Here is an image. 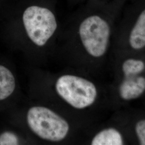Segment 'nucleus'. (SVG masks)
<instances>
[{
	"label": "nucleus",
	"mask_w": 145,
	"mask_h": 145,
	"mask_svg": "<svg viewBox=\"0 0 145 145\" xmlns=\"http://www.w3.org/2000/svg\"><path fill=\"white\" fill-rule=\"evenodd\" d=\"M16 80L10 70L0 65V101L9 97L14 92Z\"/></svg>",
	"instance_id": "8"
},
{
	"label": "nucleus",
	"mask_w": 145,
	"mask_h": 145,
	"mask_svg": "<svg viewBox=\"0 0 145 145\" xmlns=\"http://www.w3.org/2000/svg\"><path fill=\"white\" fill-rule=\"evenodd\" d=\"M124 143L123 135L115 128L109 127L101 130L93 137L92 145H122Z\"/></svg>",
	"instance_id": "6"
},
{
	"label": "nucleus",
	"mask_w": 145,
	"mask_h": 145,
	"mask_svg": "<svg viewBox=\"0 0 145 145\" xmlns=\"http://www.w3.org/2000/svg\"><path fill=\"white\" fill-rule=\"evenodd\" d=\"M27 124L30 130L42 140L61 142L69 133L70 126L63 117L44 106H33L27 111Z\"/></svg>",
	"instance_id": "1"
},
{
	"label": "nucleus",
	"mask_w": 145,
	"mask_h": 145,
	"mask_svg": "<svg viewBox=\"0 0 145 145\" xmlns=\"http://www.w3.org/2000/svg\"><path fill=\"white\" fill-rule=\"evenodd\" d=\"M119 95L125 101L138 99L145 92V78L142 76H135L125 78L120 84Z\"/></svg>",
	"instance_id": "5"
},
{
	"label": "nucleus",
	"mask_w": 145,
	"mask_h": 145,
	"mask_svg": "<svg viewBox=\"0 0 145 145\" xmlns=\"http://www.w3.org/2000/svg\"><path fill=\"white\" fill-rule=\"evenodd\" d=\"M23 22L27 36L39 47L45 45L57 29V22L52 11L37 5L26 8Z\"/></svg>",
	"instance_id": "3"
},
{
	"label": "nucleus",
	"mask_w": 145,
	"mask_h": 145,
	"mask_svg": "<svg viewBox=\"0 0 145 145\" xmlns=\"http://www.w3.org/2000/svg\"><path fill=\"white\" fill-rule=\"evenodd\" d=\"M110 32L108 22L96 15L86 18L81 23L78 30L85 50L89 55L96 58L102 57L106 53Z\"/></svg>",
	"instance_id": "4"
},
{
	"label": "nucleus",
	"mask_w": 145,
	"mask_h": 145,
	"mask_svg": "<svg viewBox=\"0 0 145 145\" xmlns=\"http://www.w3.org/2000/svg\"><path fill=\"white\" fill-rule=\"evenodd\" d=\"M122 71L125 78L139 75L145 68V63L142 60L130 58L125 60L122 64Z\"/></svg>",
	"instance_id": "9"
},
{
	"label": "nucleus",
	"mask_w": 145,
	"mask_h": 145,
	"mask_svg": "<svg viewBox=\"0 0 145 145\" xmlns=\"http://www.w3.org/2000/svg\"><path fill=\"white\" fill-rule=\"evenodd\" d=\"M20 144V139L13 132L7 131L0 135V145H17Z\"/></svg>",
	"instance_id": "10"
},
{
	"label": "nucleus",
	"mask_w": 145,
	"mask_h": 145,
	"mask_svg": "<svg viewBox=\"0 0 145 145\" xmlns=\"http://www.w3.org/2000/svg\"><path fill=\"white\" fill-rule=\"evenodd\" d=\"M131 47L135 50L145 47V9L139 16L129 37Z\"/></svg>",
	"instance_id": "7"
},
{
	"label": "nucleus",
	"mask_w": 145,
	"mask_h": 145,
	"mask_svg": "<svg viewBox=\"0 0 145 145\" xmlns=\"http://www.w3.org/2000/svg\"><path fill=\"white\" fill-rule=\"evenodd\" d=\"M55 90L58 96L73 108L86 109L93 105L98 91L93 82L85 78L65 74L57 78Z\"/></svg>",
	"instance_id": "2"
},
{
	"label": "nucleus",
	"mask_w": 145,
	"mask_h": 145,
	"mask_svg": "<svg viewBox=\"0 0 145 145\" xmlns=\"http://www.w3.org/2000/svg\"><path fill=\"white\" fill-rule=\"evenodd\" d=\"M135 131L141 145H145V119L139 120L135 126Z\"/></svg>",
	"instance_id": "11"
}]
</instances>
